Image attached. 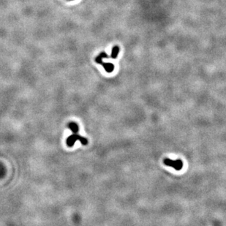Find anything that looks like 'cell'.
Masks as SVG:
<instances>
[{"instance_id":"6da1fadb","label":"cell","mask_w":226,"mask_h":226,"mask_svg":"<svg viewBox=\"0 0 226 226\" xmlns=\"http://www.w3.org/2000/svg\"><path fill=\"white\" fill-rule=\"evenodd\" d=\"M77 141H79L83 145H86V144H88V140L86 138H84V137L78 135V133L73 134V135H71L70 136H69L68 138H67L66 142H67V145L69 147H72Z\"/></svg>"},{"instance_id":"7a4b0ae2","label":"cell","mask_w":226,"mask_h":226,"mask_svg":"<svg viewBox=\"0 0 226 226\" xmlns=\"http://www.w3.org/2000/svg\"><path fill=\"white\" fill-rule=\"evenodd\" d=\"M163 162L165 165L172 167L176 171H180L183 168V162L181 159L172 160V159H168V158H165V159H164Z\"/></svg>"},{"instance_id":"3957f363","label":"cell","mask_w":226,"mask_h":226,"mask_svg":"<svg viewBox=\"0 0 226 226\" xmlns=\"http://www.w3.org/2000/svg\"><path fill=\"white\" fill-rule=\"evenodd\" d=\"M95 62L99 64H101L103 67H104L105 70H106L107 73H112L114 70V65H113L112 63L110 62H103V59L100 57V56H97L95 59Z\"/></svg>"},{"instance_id":"277c9868","label":"cell","mask_w":226,"mask_h":226,"mask_svg":"<svg viewBox=\"0 0 226 226\" xmlns=\"http://www.w3.org/2000/svg\"><path fill=\"white\" fill-rule=\"evenodd\" d=\"M67 127H68L69 129L73 132V134L78 133L79 128H78V125H77L76 123H75V122H70V123L67 125Z\"/></svg>"},{"instance_id":"5b68a950","label":"cell","mask_w":226,"mask_h":226,"mask_svg":"<svg viewBox=\"0 0 226 226\" xmlns=\"http://www.w3.org/2000/svg\"><path fill=\"white\" fill-rule=\"evenodd\" d=\"M119 53V48L117 45H115L111 51V58L112 59H116L118 57V54Z\"/></svg>"}]
</instances>
